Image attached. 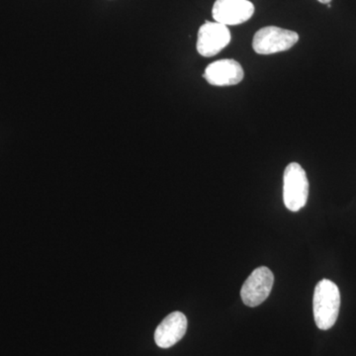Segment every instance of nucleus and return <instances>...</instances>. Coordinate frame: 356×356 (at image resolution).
I'll list each match as a JSON object with an SVG mask.
<instances>
[{
    "label": "nucleus",
    "instance_id": "nucleus-1",
    "mask_svg": "<svg viewBox=\"0 0 356 356\" xmlns=\"http://www.w3.org/2000/svg\"><path fill=\"white\" fill-rule=\"evenodd\" d=\"M341 307V293L332 281L323 280L316 285L314 292V318L317 327L323 331L336 324Z\"/></svg>",
    "mask_w": 356,
    "mask_h": 356
},
{
    "label": "nucleus",
    "instance_id": "nucleus-7",
    "mask_svg": "<svg viewBox=\"0 0 356 356\" xmlns=\"http://www.w3.org/2000/svg\"><path fill=\"white\" fill-rule=\"evenodd\" d=\"M245 74L240 63L235 60H220L206 67L203 77L215 86H236L243 81Z\"/></svg>",
    "mask_w": 356,
    "mask_h": 356
},
{
    "label": "nucleus",
    "instance_id": "nucleus-6",
    "mask_svg": "<svg viewBox=\"0 0 356 356\" xmlns=\"http://www.w3.org/2000/svg\"><path fill=\"white\" fill-rule=\"evenodd\" d=\"M254 13V6L248 0H216L212 9L215 22L222 25H240Z\"/></svg>",
    "mask_w": 356,
    "mask_h": 356
},
{
    "label": "nucleus",
    "instance_id": "nucleus-2",
    "mask_svg": "<svg viewBox=\"0 0 356 356\" xmlns=\"http://www.w3.org/2000/svg\"><path fill=\"white\" fill-rule=\"evenodd\" d=\"M309 180L299 163H291L283 175V201L288 210L298 212L305 207L309 197Z\"/></svg>",
    "mask_w": 356,
    "mask_h": 356
},
{
    "label": "nucleus",
    "instance_id": "nucleus-9",
    "mask_svg": "<svg viewBox=\"0 0 356 356\" xmlns=\"http://www.w3.org/2000/svg\"><path fill=\"white\" fill-rule=\"evenodd\" d=\"M318 1L323 4H329L331 3L332 0H318Z\"/></svg>",
    "mask_w": 356,
    "mask_h": 356
},
{
    "label": "nucleus",
    "instance_id": "nucleus-4",
    "mask_svg": "<svg viewBox=\"0 0 356 356\" xmlns=\"http://www.w3.org/2000/svg\"><path fill=\"white\" fill-rule=\"evenodd\" d=\"M274 275L266 266L254 269L243 283L241 297L243 304L248 307H257L264 303L273 289Z\"/></svg>",
    "mask_w": 356,
    "mask_h": 356
},
{
    "label": "nucleus",
    "instance_id": "nucleus-5",
    "mask_svg": "<svg viewBox=\"0 0 356 356\" xmlns=\"http://www.w3.org/2000/svg\"><path fill=\"white\" fill-rule=\"evenodd\" d=\"M228 26L218 22H205L198 31L196 48L202 57H214L231 42Z\"/></svg>",
    "mask_w": 356,
    "mask_h": 356
},
{
    "label": "nucleus",
    "instance_id": "nucleus-8",
    "mask_svg": "<svg viewBox=\"0 0 356 356\" xmlns=\"http://www.w3.org/2000/svg\"><path fill=\"white\" fill-rule=\"evenodd\" d=\"M187 331V318L181 312H173L163 318L154 332V341L161 348L177 344Z\"/></svg>",
    "mask_w": 356,
    "mask_h": 356
},
{
    "label": "nucleus",
    "instance_id": "nucleus-3",
    "mask_svg": "<svg viewBox=\"0 0 356 356\" xmlns=\"http://www.w3.org/2000/svg\"><path fill=\"white\" fill-rule=\"evenodd\" d=\"M298 41V33L276 26H267L255 33L252 48L259 55H273L290 50Z\"/></svg>",
    "mask_w": 356,
    "mask_h": 356
}]
</instances>
